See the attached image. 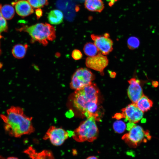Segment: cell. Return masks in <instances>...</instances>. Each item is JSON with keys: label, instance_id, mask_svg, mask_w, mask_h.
I'll return each instance as SVG.
<instances>
[{"label": "cell", "instance_id": "cell-12", "mask_svg": "<svg viewBox=\"0 0 159 159\" xmlns=\"http://www.w3.org/2000/svg\"><path fill=\"white\" fill-rule=\"evenodd\" d=\"M12 4L15 6L16 13L21 16H26L33 13L34 11L32 6L26 0H19Z\"/></svg>", "mask_w": 159, "mask_h": 159}, {"label": "cell", "instance_id": "cell-2", "mask_svg": "<svg viewBox=\"0 0 159 159\" xmlns=\"http://www.w3.org/2000/svg\"><path fill=\"white\" fill-rule=\"evenodd\" d=\"M19 30L29 34L31 38V43L37 42L44 46L47 45L48 41H53L56 38L55 28L47 23H39L29 26H24Z\"/></svg>", "mask_w": 159, "mask_h": 159}, {"label": "cell", "instance_id": "cell-4", "mask_svg": "<svg viewBox=\"0 0 159 159\" xmlns=\"http://www.w3.org/2000/svg\"><path fill=\"white\" fill-rule=\"evenodd\" d=\"M98 134L95 119L92 117L82 122L73 132L72 135L73 138L78 142H92L97 139Z\"/></svg>", "mask_w": 159, "mask_h": 159}, {"label": "cell", "instance_id": "cell-25", "mask_svg": "<svg viewBox=\"0 0 159 159\" xmlns=\"http://www.w3.org/2000/svg\"><path fill=\"white\" fill-rule=\"evenodd\" d=\"M114 117L117 119H119L123 117L122 113H117L115 115Z\"/></svg>", "mask_w": 159, "mask_h": 159}, {"label": "cell", "instance_id": "cell-9", "mask_svg": "<svg viewBox=\"0 0 159 159\" xmlns=\"http://www.w3.org/2000/svg\"><path fill=\"white\" fill-rule=\"evenodd\" d=\"M108 64L107 57L100 52L94 56L87 57L85 61L87 67L99 72L102 75H104V70Z\"/></svg>", "mask_w": 159, "mask_h": 159}, {"label": "cell", "instance_id": "cell-15", "mask_svg": "<svg viewBox=\"0 0 159 159\" xmlns=\"http://www.w3.org/2000/svg\"><path fill=\"white\" fill-rule=\"evenodd\" d=\"M137 107L142 112H147L153 105V101L147 96L143 95L135 104Z\"/></svg>", "mask_w": 159, "mask_h": 159}, {"label": "cell", "instance_id": "cell-13", "mask_svg": "<svg viewBox=\"0 0 159 159\" xmlns=\"http://www.w3.org/2000/svg\"><path fill=\"white\" fill-rule=\"evenodd\" d=\"M85 6L89 11L99 12H101L104 8L101 0H85Z\"/></svg>", "mask_w": 159, "mask_h": 159}, {"label": "cell", "instance_id": "cell-5", "mask_svg": "<svg viewBox=\"0 0 159 159\" xmlns=\"http://www.w3.org/2000/svg\"><path fill=\"white\" fill-rule=\"evenodd\" d=\"M129 132L124 135L122 139L130 147L136 148L142 142L151 139L148 132L145 131L140 126L135 125Z\"/></svg>", "mask_w": 159, "mask_h": 159}, {"label": "cell", "instance_id": "cell-24", "mask_svg": "<svg viewBox=\"0 0 159 159\" xmlns=\"http://www.w3.org/2000/svg\"><path fill=\"white\" fill-rule=\"evenodd\" d=\"M35 14L37 19H39L42 16V11L41 9L38 8L35 10Z\"/></svg>", "mask_w": 159, "mask_h": 159}, {"label": "cell", "instance_id": "cell-6", "mask_svg": "<svg viewBox=\"0 0 159 159\" xmlns=\"http://www.w3.org/2000/svg\"><path fill=\"white\" fill-rule=\"evenodd\" d=\"M95 76L86 68H80L76 70L72 76L70 84L71 88L75 90L80 89L92 83Z\"/></svg>", "mask_w": 159, "mask_h": 159}, {"label": "cell", "instance_id": "cell-8", "mask_svg": "<svg viewBox=\"0 0 159 159\" xmlns=\"http://www.w3.org/2000/svg\"><path fill=\"white\" fill-rule=\"evenodd\" d=\"M91 37L99 51L102 55H107L113 50V42L110 38L109 33H105L102 35L92 34Z\"/></svg>", "mask_w": 159, "mask_h": 159}, {"label": "cell", "instance_id": "cell-30", "mask_svg": "<svg viewBox=\"0 0 159 159\" xmlns=\"http://www.w3.org/2000/svg\"><path fill=\"white\" fill-rule=\"evenodd\" d=\"M6 159H18L17 158L14 157H8Z\"/></svg>", "mask_w": 159, "mask_h": 159}, {"label": "cell", "instance_id": "cell-19", "mask_svg": "<svg viewBox=\"0 0 159 159\" xmlns=\"http://www.w3.org/2000/svg\"><path fill=\"white\" fill-rule=\"evenodd\" d=\"M139 39L135 37H129L127 40V46L131 50H134L138 48L140 45Z\"/></svg>", "mask_w": 159, "mask_h": 159}, {"label": "cell", "instance_id": "cell-29", "mask_svg": "<svg viewBox=\"0 0 159 159\" xmlns=\"http://www.w3.org/2000/svg\"><path fill=\"white\" fill-rule=\"evenodd\" d=\"M110 72V77L112 78L115 77V73L112 72Z\"/></svg>", "mask_w": 159, "mask_h": 159}, {"label": "cell", "instance_id": "cell-21", "mask_svg": "<svg viewBox=\"0 0 159 159\" xmlns=\"http://www.w3.org/2000/svg\"><path fill=\"white\" fill-rule=\"evenodd\" d=\"M30 5L34 8L43 7L48 4V0H28Z\"/></svg>", "mask_w": 159, "mask_h": 159}, {"label": "cell", "instance_id": "cell-22", "mask_svg": "<svg viewBox=\"0 0 159 159\" xmlns=\"http://www.w3.org/2000/svg\"><path fill=\"white\" fill-rule=\"evenodd\" d=\"M1 5H0V39L2 37L1 33L3 32H6L8 29L6 21L1 12Z\"/></svg>", "mask_w": 159, "mask_h": 159}, {"label": "cell", "instance_id": "cell-17", "mask_svg": "<svg viewBox=\"0 0 159 159\" xmlns=\"http://www.w3.org/2000/svg\"><path fill=\"white\" fill-rule=\"evenodd\" d=\"M83 51L85 54L88 57L94 56L100 52L94 44L90 42L85 44Z\"/></svg>", "mask_w": 159, "mask_h": 159}, {"label": "cell", "instance_id": "cell-31", "mask_svg": "<svg viewBox=\"0 0 159 159\" xmlns=\"http://www.w3.org/2000/svg\"><path fill=\"white\" fill-rule=\"evenodd\" d=\"M0 159H4V158H2L1 156H0Z\"/></svg>", "mask_w": 159, "mask_h": 159}, {"label": "cell", "instance_id": "cell-1", "mask_svg": "<svg viewBox=\"0 0 159 159\" xmlns=\"http://www.w3.org/2000/svg\"><path fill=\"white\" fill-rule=\"evenodd\" d=\"M0 116L4 123L5 130L12 136L19 138L31 134L34 130L32 118L26 115L20 107L11 106L7 110L6 115Z\"/></svg>", "mask_w": 159, "mask_h": 159}, {"label": "cell", "instance_id": "cell-32", "mask_svg": "<svg viewBox=\"0 0 159 159\" xmlns=\"http://www.w3.org/2000/svg\"><path fill=\"white\" fill-rule=\"evenodd\" d=\"M1 49L0 47V54H1Z\"/></svg>", "mask_w": 159, "mask_h": 159}, {"label": "cell", "instance_id": "cell-14", "mask_svg": "<svg viewBox=\"0 0 159 159\" xmlns=\"http://www.w3.org/2000/svg\"><path fill=\"white\" fill-rule=\"evenodd\" d=\"M47 18L50 23L53 24H58L63 20V15L60 10L55 9L51 11L48 14Z\"/></svg>", "mask_w": 159, "mask_h": 159}, {"label": "cell", "instance_id": "cell-20", "mask_svg": "<svg viewBox=\"0 0 159 159\" xmlns=\"http://www.w3.org/2000/svg\"><path fill=\"white\" fill-rule=\"evenodd\" d=\"M126 127L125 123L121 120H117L113 124V128L116 132L121 133L123 132Z\"/></svg>", "mask_w": 159, "mask_h": 159}, {"label": "cell", "instance_id": "cell-3", "mask_svg": "<svg viewBox=\"0 0 159 159\" xmlns=\"http://www.w3.org/2000/svg\"><path fill=\"white\" fill-rule=\"evenodd\" d=\"M99 93L96 85L92 83L75 90L73 95L74 106L84 115L90 103L98 102Z\"/></svg>", "mask_w": 159, "mask_h": 159}, {"label": "cell", "instance_id": "cell-27", "mask_svg": "<svg viewBox=\"0 0 159 159\" xmlns=\"http://www.w3.org/2000/svg\"><path fill=\"white\" fill-rule=\"evenodd\" d=\"M153 85L155 87H157L158 86V83L156 81H153L152 82Z\"/></svg>", "mask_w": 159, "mask_h": 159}, {"label": "cell", "instance_id": "cell-23", "mask_svg": "<svg viewBox=\"0 0 159 159\" xmlns=\"http://www.w3.org/2000/svg\"><path fill=\"white\" fill-rule=\"evenodd\" d=\"M72 56L74 59L78 60L82 58V54L80 50L75 49L72 51Z\"/></svg>", "mask_w": 159, "mask_h": 159}, {"label": "cell", "instance_id": "cell-11", "mask_svg": "<svg viewBox=\"0 0 159 159\" xmlns=\"http://www.w3.org/2000/svg\"><path fill=\"white\" fill-rule=\"evenodd\" d=\"M129 84L127 91V95L132 103L136 104L144 95L139 80L135 78L128 81Z\"/></svg>", "mask_w": 159, "mask_h": 159}, {"label": "cell", "instance_id": "cell-18", "mask_svg": "<svg viewBox=\"0 0 159 159\" xmlns=\"http://www.w3.org/2000/svg\"><path fill=\"white\" fill-rule=\"evenodd\" d=\"M0 11L3 17L7 19H11L14 14V9L10 5H5L1 6Z\"/></svg>", "mask_w": 159, "mask_h": 159}, {"label": "cell", "instance_id": "cell-26", "mask_svg": "<svg viewBox=\"0 0 159 159\" xmlns=\"http://www.w3.org/2000/svg\"><path fill=\"white\" fill-rule=\"evenodd\" d=\"M109 2L108 4L110 6H112L117 0H107Z\"/></svg>", "mask_w": 159, "mask_h": 159}, {"label": "cell", "instance_id": "cell-28", "mask_svg": "<svg viewBox=\"0 0 159 159\" xmlns=\"http://www.w3.org/2000/svg\"><path fill=\"white\" fill-rule=\"evenodd\" d=\"M86 159H99L97 157L94 156H89L87 157Z\"/></svg>", "mask_w": 159, "mask_h": 159}, {"label": "cell", "instance_id": "cell-16", "mask_svg": "<svg viewBox=\"0 0 159 159\" xmlns=\"http://www.w3.org/2000/svg\"><path fill=\"white\" fill-rule=\"evenodd\" d=\"M28 45L27 44H17L15 45L12 50L13 56L17 59H21L25 56Z\"/></svg>", "mask_w": 159, "mask_h": 159}, {"label": "cell", "instance_id": "cell-10", "mask_svg": "<svg viewBox=\"0 0 159 159\" xmlns=\"http://www.w3.org/2000/svg\"><path fill=\"white\" fill-rule=\"evenodd\" d=\"M122 111L123 117L134 124L140 121L143 115V112L133 103L129 105Z\"/></svg>", "mask_w": 159, "mask_h": 159}, {"label": "cell", "instance_id": "cell-7", "mask_svg": "<svg viewBox=\"0 0 159 159\" xmlns=\"http://www.w3.org/2000/svg\"><path fill=\"white\" fill-rule=\"evenodd\" d=\"M69 135V133L62 128L52 126L47 130L43 139L45 140L49 139L53 145L59 146L64 143Z\"/></svg>", "mask_w": 159, "mask_h": 159}]
</instances>
